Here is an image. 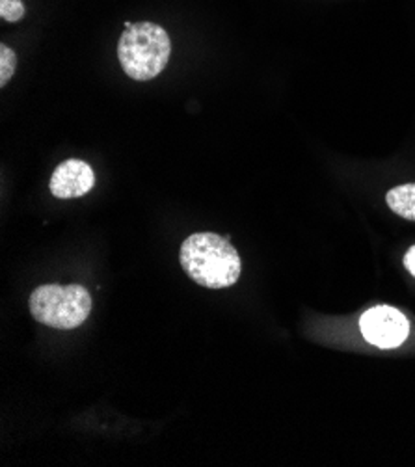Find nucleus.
I'll use <instances>...</instances> for the list:
<instances>
[{
	"label": "nucleus",
	"mask_w": 415,
	"mask_h": 467,
	"mask_svg": "<svg viewBox=\"0 0 415 467\" xmlns=\"http://www.w3.org/2000/svg\"><path fill=\"white\" fill-rule=\"evenodd\" d=\"M26 14L25 5L21 0H0V16H3L5 21H21Z\"/></svg>",
	"instance_id": "obj_8"
},
{
	"label": "nucleus",
	"mask_w": 415,
	"mask_h": 467,
	"mask_svg": "<svg viewBox=\"0 0 415 467\" xmlns=\"http://www.w3.org/2000/svg\"><path fill=\"white\" fill-rule=\"evenodd\" d=\"M17 67V57L8 45H0V86H6Z\"/></svg>",
	"instance_id": "obj_7"
},
{
	"label": "nucleus",
	"mask_w": 415,
	"mask_h": 467,
	"mask_svg": "<svg viewBox=\"0 0 415 467\" xmlns=\"http://www.w3.org/2000/svg\"><path fill=\"white\" fill-rule=\"evenodd\" d=\"M363 337L379 348H397L410 334L408 318L395 307L377 306L361 315Z\"/></svg>",
	"instance_id": "obj_4"
},
{
	"label": "nucleus",
	"mask_w": 415,
	"mask_h": 467,
	"mask_svg": "<svg viewBox=\"0 0 415 467\" xmlns=\"http://www.w3.org/2000/svg\"><path fill=\"white\" fill-rule=\"evenodd\" d=\"M181 266L198 285L225 289L239 282L243 270L237 250L214 233H196L181 246Z\"/></svg>",
	"instance_id": "obj_1"
},
{
	"label": "nucleus",
	"mask_w": 415,
	"mask_h": 467,
	"mask_svg": "<svg viewBox=\"0 0 415 467\" xmlns=\"http://www.w3.org/2000/svg\"><path fill=\"white\" fill-rule=\"evenodd\" d=\"M32 317L57 330H73L91 311L89 293L82 285H41L28 300Z\"/></svg>",
	"instance_id": "obj_3"
},
{
	"label": "nucleus",
	"mask_w": 415,
	"mask_h": 467,
	"mask_svg": "<svg viewBox=\"0 0 415 467\" xmlns=\"http://www.w3.org/2000/svg\"><path fill=\"white\" fill-rule=\"evenodd\" d=\"M386 202L395 214L415 222V182L395 186L386 194Z\"/></svg>",
	"instance_id": "obj_6"
},
{
	"label": "nucleus",
	"mask_w": 415,
	"mask_h": 467,
	"mask_svg": "<svg viewBox=\"0 0 415 467\" xmlns=\"http://www.w3.org/2000/svg\"><path fill=\"white\" fill-rule=\"evenodd\" d=\"M404 266L406 270L415 277V246H411L404 255Z\"/></svg>",
	"instance_id": "obj_9"
},
{
	"label": "nucleus",
	"mask_w": 415,
	"mask_h": 467,
	"mask_svg": "<svg viewBox=\"0 0 415 467\" xmlns=\"http://www.w3.org/2000/svg\"><path fill=\"white\" fill-rule=\"evenodd\" d=\"M171 53L168 32L153 23H134L119 37L118 58L132 80H151L159 77Z\"/></svg>",
	"instance_id": "obj_2"
},
{
	"label": "nucleus",
	"mask_w": 415,
	"mask_h": 467,
	"mask_svg": "<svg viewBox=\"0 0 415 467\" xmlns=\"http://www.w3.org/2000/svg\"><path fill=\"white\" fill-rule=\"evenodd\" d=\"M96 184V175L84 161H66L57 166L51 177V192L58 200H71L86 196Z\"/></svg>",
	"instance_id": "obj_5"
}]
</instances>
